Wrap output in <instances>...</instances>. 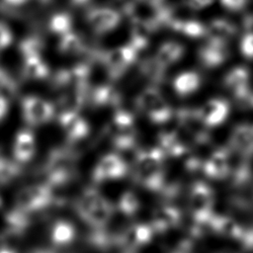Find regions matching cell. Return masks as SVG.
Instances as JSON below:
<instances>
[{
  "instance_id": "obj_1",
  "label": "cell",
  "mask_w": 253,
  "mask_h": 253,
  "mask_svg": "<svg viewBox=\"0 0 253 253\" xmlns=\"http://www.w3.org/2000/svg\"><path fill=\"white\" fill-rule=\"evenodd\" d=\"M164 153L158 148L138 150L133 161V177L149 191L161 193L166 186Z\"/></svg>"
},
{
  "instance_id": "obj_2",
  "label": "cell",
  "mask_w": 253,
  "mask_h": 253,
  "mask_svg": "<svg viewBox=\"0 0 253 253\" xmlns=\"http://www.w3.org/2000/svg\"><path fill=\"white\" fill-rule=\"evenodd\" d=\"M135 106L155 124L166 123L173 115L172 108L155 87L142 90L135 99Z\"/></svg>"
},
{
  "instance_id": "obj_3",
  "label": "cell",
  "mask_w": 253,
  "mask_h": 253,
  "mask_svg": "<svg viewBox=\"0 0 253 253\" xmlns=\"http://www.w3.org/2000/svg\"><path fill=\"white\" fill-rule=\"evenodd\" d=\"M107 132L118 151L134 148L135 126L133 117L129 112L118 110L108 126Z\"/></svg>"
},
{
  "instance_id": "obj_4",
  "label": "cell",
  "mask_w": 253,
  "mask_h": 253,
  "mask_svg": "<svg viewBox=\"0 0 253 253\" xmlns=\"http://www.w3.org/2000/svg\"><path fill=\"white\" fill-rule=\"evenodd\" d=\"M215 195L213 189L204 181L194 182L189 191L188 205L192 218H198L213 212Z\"/></svg>"
},
{
  "instance_id": "obj_5",
  "label": "cell",
  "mask_w": 253,
  "mask_h": 253,
  "mask_svg": "<svg viewBox=\"0 0 253 253\" xmlns=\"http://www.w3.org/2000/svg\"><path fill=\"white\" fill-rule=\"evenodd\" d=\"M22 114L24 120L31 126H38L48 123L54 116L53 105L38 96H27L22 100Z\"/></svg>"
},
{
  "instance_id": "obj_6",
  "label": "cell",
  "mask_w": 253,
  "mask_h": 253,
  "mask_svg": "<svg viewBox=\"0 0 253 253\" xmlns=\"http://www.w3.org/2000/svg\"><path fill=\"white\" fill-rule=\"evenodd\" d=\"M138 51L129 43L115 47L103 55L101 59L112 77L121 76L137 58Z\"/></svg>"
},
{
  "instance_id": "obj_7",
  "label": "cell",
  "mask_w": 253,
  "mask_h": 253,
  "mask_svg": "<svg viewBox=\"0 0 253 253\" xmlns=\"http://www.w3.org/2000/svg\"><path fill=\"white\" fill-rule=\"evenodd\" d=\"M52 200L50 188L46 185H35L22 189L17 197L16 203L19 210L29 212L46 207Z\"/></svg>"
},
{
  "instance_id": "obj_8",
  "label": "cell",
  "mask_w": 253,
  "mask_h": 253,
  "mask_svg": "<svg viewBox=\"0 0 253 253\" xmlns=\"http://www.w3.org/2000/svg\"><path fill=\"white\" fill-rule=\"evenodd\" d=\"M86 20L92 31L101 35L116 29L122 20V14L114 8L96 7L88 11Z\"/></svg>"
},
{
  "instance_id": "obj_9",
  "label": "cell",
  "mask_w": 253,
  "mask_h": 253,
  "mask_svg": "<svg viewBox=\"0 0 253 253\" xmlns=\"http://www.w3.org/2000/svg\"><path fill=\"white\" fill-rule=\"evenodd\" d=\"M228 148H218L203 162L202 171L204 175L212 180H224L229 177L231 161Z\"/></svg>"
},
{
  "instance_id": "obj_10",
  "label": "cell",
  "mask_w": 253,
  "mask_h": 253,
  "mask_svg": "<svg viewBox=\"0 0 253 253\" xmlns=\"http://www.w3.org/2000/svg\"><path fill=\"white\" fill-rule=\"evenodd\" d=\"M249 72L244 67H234L224 77L225 88L239 102L252 105L253 94L249 88Z\"/></svg>"
},
{
  "instance_id": "obj_11",
  "label": "cell",
  "mask_w": 253,
  "mask_h": 253,
  "mask_svg": "<svg viewBox=\"0 0 253 253\" xmlns=\"http://www.w3.org/2000/svg\"><path fill=\"white\" fill-rule=\"evenodd\" d=\"M128 165L117 154L109 153L100 158L97 162L93 177L97 182L118 179L126 174Z\"/></svg>"
},
{
  "instance_id": "obj_12",
  "label": "cell",
  "mask_w": 253,
  "mask_h": 253,
  "mask_svg": "<svg viewBox=\"0 0 253 253\" xmlns=\"http://www.w3.org/2000/svg\"><path fill=\"white\" fill-rule=\"evenodd\" d=\"M182 220L181 211L171 205H166L156 209L149 223L154 233H166L179 226Z\"/></svg>"
},
{
  "instance_id": "obj_13",
  "label": "cell",
  "mask_w": 253,
  "mask_h": 253,
  "mask_svg": "<svg viewBox=\"0 0 253 253\" xmlns=\"http://www.w3.org/2000/svg\"><path fill=\"white\" fill-rule=\"evenodd\" d=\"M230 151L249 159L253 156V125L242 124L234 127L229 138Z\"/></svg>"
},
{
  "instance_id": "obj_14",
  "label": "cell",
  "mask_w": 253,
  "mask_h": 253,
  "mask_svg": "<svg viewBox=\"0 0 253 253\" xmlns=\"http://www.w3.org/2000/svg\"><path fill=\"white\" fill-rule=\"evenodd\" d=\"M58 122L63 132L72 142L84 139L90 131L88 123L77 112L60 113Z\"/></svg>"
},
{
  "instance_id": "obj_15",
  "label": "cell",
  "mask_w": 253,
  "mask_h": 253,
  "mask_svg": "<svg viewBox=\"0 0 253 253\" xmlns=\"http://www.w3.org/2000/svg\"><path fill=\"white\" fill-rule=\"evenodd\" d=\"M197 112L206 127L217 126L226 120L229 106L222 99H211L199 108Z\"/></svg>"
},
{
  "instance_id": "obj_16",
  "label": "cell",
  "mask_w": 253,
  "mask_h": 253,
  "mask_svg": "<svg viewBox=\"0 0 253 253\" xmlns=\"http://www.w3.org/2000/svg\"><path fill=\"white\" fill-rule=\"evenodd\" d=\"M154 234L150 224L136 223L126 228L120 239L126 248L132 251L150 243Z\"/></svg>"
},
{
  "instance_id": "obj_17",
  "label": "cell",
  "mask_w": 253,
  "mask_h": 253,
  "mask_svg": "<svg viewBox=\"0 0 253 253\" xmlns=\"http://www.w3.org/2000/svg\"><path fill=\"white\" fill-rule=\"evenodd\" d=\"M36 139L29 129H21L17 132L13 142V155L19 162H27L36 153Z\"/></svg>"
},
{
  "instance_id": "obj_18",
  "label": "cell",
  "mask_w": 253,
  "mask_h": 253,
  "mask_svg": "<svg viewBox=\"0 0 253 253\" xmlns=\"http://www.w3.org/2000/svg\"><path fill=\"white\" fill-rule=\"evenodd\" d=\"M227 54L226 43L209 40L207 43L201 47L199 52L202 63L208 67H214L221 64L226 59Z\"/></svg>"
},
{
  "instance_id": "obj_19",
  "label": "cell",
  "mask_w": 253,
  "mask_h": 253,
  "mask_svg": "<svg viewBox=\"0 0 253 253\" xmlns=\"http://www.w3.org/2000/svg\"><path fill=\"white\" fill-rule=\"evenodd\" d=\"M235 26L224 19H214L206 27V35L209 41L226 43L235 35Z\"/></svg>"
},
{
  "instance_id": "obj_20",
  "label": "cell",
  "mask_w": 253,
  "mask_h": 253,
  "mask_svg": "<svg viewBox=\"0 0 253 253\" xmlns=\"http://www.w3.org/2000/svg\"><path fill=\"white\" fill-rule=\"evenodd\" d=\"M184 47L176 42H166L160 45L154 58L165 69L178 62L184 55Z\"/></svg>"
},
{
  "instance_id": "obj_21",
  "label": "cell",
  "mask_w": 253,
  "mask_h": 253,
  "mask_svg": "<svg viewBox=\"0 0 253 253\" xmlns=\"http://www.w3.org/2000/svg\"><path fill=\"white\" fill-rule=\"evenodd\" d=\"M87 99L97 106H117L120 102V95L115 87L101 85L88 91Z\"/></svg>"
},
{
  "instance_id": "obj_22",
  "label": "cell",
  "mask_w": 253,
  "mask_h": 253,
  "mask_svg": "<svg viewBox=\"0 0 253 253\" xmlns=\"http://www.w3.org/2000/svg\"><path fill=\"white\" fill-rule=\"evenodd\" d=\"M243 225L238 223L235 219L225 214L216 213L214 221V234L222 236L227 239L237 241L240 236Z\"/></svg>"
},
{
  "instance_id": "obj_23",
  "label": "cell",
  "mask_w": 253,
  "mask_h": 253,
  "mask_svg": "<svg viewBox=\"0 0 253 253\" xmlns=\"http://www.w3.org/2000/svg\"><path fill=\"white\" fill-rule=\"evenodd\" d=\"M201 82V76L197 72L184 71L174 79L173 86L178 95L189 96L200 88Z\"/></svg>"
},
{
  "instance_id": "obj_24",
  "label": "cell",
  "mask_w": 253,
  "mask_h": 253,
  "mask_svg": "<svg viewBox=\"0 0 253 253\" xmlns=\"http://www.w3.org/2000/svg\"><path fill=\"white\" fill-rule=\"evenodd\" d=\"M24 77L30 80H42L49 75V68L41 55L24 58Z\"/></svg>"
},
{
  "instance_id": "obj_25",
  "label": "cell",
  "mask_w": 253,
  "mask_h": 253,
  "mask_svg": "<svg viewBox=\"0 0 253 253\" xmlns=\"http://www.w3.org/2000/svg\"><path fill=\"white\" fill-rule=\"evenodd\" d=\"M113 215V210L110 204L102 198L95 206L94 208L88 212V214L84 217V219L97 227L103 226L106 224Z\"/></svg>"
},
{
  "instance_id": "obj_26",
  "label": "cell",
  "mask_w": 253,
  "mask_h": 253,
  "mask_svg": "<svg viewBox=\"0 0 253 253\" xmlns=\"http://www.w3.org/2000/svg\"><path fill=\"white\" fill-rule=\"evenodd\" d=\"M58 47L60 51L68 55H78L84 52V42L74 32H69L60 37Z\"/></svg>"
},
{
  "instance_id": "obj_27",
  "label": "cell",
  "mask_w": 253,
  "mask_h": 253,
  "mask_svg": "<svg viewBox=\"0 0 253 253\" xmlns=\"http://www.w3.org/2000/svg\"><path fill=\"white\" fill-rule=\"evenodd\" d=\"M75 237V230L72 224L66 221L56 222L51 230V240L58 246H65L72 242Z\"/></svg>"
},
{
  "instance_id": "obj_28",
  "label": "cell",
  "mask_w": 253,
  "mask_h": 253,
  "mask_svg": "<svg viewBox=\"0 0 253 253\" xmlns=\"http://www.w3.org/2000/svg\"><path fill=\"white\" fill-rule=\"evenodd\" d=\"M102 198L103 197L100 195L98 191L94 189H87L82 193L77 202L78 213L84 218Z\"/></svg>"
},
{
  "instance_id": "obj_29",
  "label": "cell",
  "mask_w": 253,
  "mask_h": 253,
  "mask_svg": "<svg viewBox=\"0 0 253 253\" xmlns=\"http://www.w3.org/2000/svg\"><path fill=\"white\" fill-rule=\"evenodd\" d=\"M49 30L59 37L72 31V20L66 13H56L51 16L48 23Z\"/></svg>"
},
{
  "instance_id": "obj_30",
  "label": "cell",
  "mask_w": 253,
  "mask_h": 253,
  "mask_svg": "<svg viewBox=\"0 0 253 253\" xmlns=\"http://www.w3.org/2000/svg\"><path fill=\"white\" fill-rule=\"evenodd\" d=\"M141 71L144 76L153 83H160L165 76V68L161 66L154 57L142 62Z\"/></svg>"
},
{
  "instance_id": "obj_31",
  "label": "cell",
  "mask_w": 253,
  "mask_h": 253,
  "mask_svg": "<svg viewBox=\"0 0 253 253\" xmlns=\"http://www.w3.org/2000/svg\"><path fill=\"white\" fill-rule=\"evenodd\" d=\"M139 205L137 196L134 193L127 191L122 195L119 202V209L124 214L132 215L138 211Z\"/></svg>"
},
{
  "instance_id": "obj_32",
  "label": "cell",
  "mask_w": 253,
  "mask_h": 253,
  "mask_svg": "<svg viewBox=\"0 0 253 253\" xmlns=\"http://www.w3.org/2000/svg\"><path fill=\"white\" fill-rule=\"evenodd\" d=\"M42 49V42L38 38H28L20 44V52L23 58L41 55Z\"/></svg>"
},
{
  "instance_id": "obj_33",
  "label": "cell",
  "mask_w": 253,
  "mask_h": 253,
  "mask_svg": "<svg viewBox=\"0 0 253 253\" xmlns=\"http://www.w3.org/2000/svg\"><path fill=\"white\" fill-rule=\"evenodd\" d=\"M178 32L190 37V38H201L206 35V26L196 19H191L184 23L178 30Z\"/></svg>"
},
{
  "instance_id": "obj_34",
  "label": "cell",
  "mask_w": 253,
  "mask_h": 253,
  "mask_svg": "<svg viewBox=\"0 0 253 253\" xmlns=\"http://www.w3.org/2000/svg\"><path fill=\"white\" fill-rule=\"evenodd\" d=\"M194 241L193 238L188 235L178 238L177 241L171 247L169 253H193Z\"/></svg>"
},
{
  "instance_id": "obj_35",
  "label": "cell",
  "mask_w": 253,
  "mask_h": 253,
  "mask_svg": "<svg viewBox=\"0 0 253 253\" xmlns=\"http://www.w3.org/2000/svg\"><path fill=\"white\" fill-rule=\"evenodd\" d=\"M245 251H253V226H243L237 241Z\"/></svg>"
},
{
  "instance_id": "obj_36",
  "label": "cell",
  "mask_w": 253,
  "mask_h": 253,
  "mask_svg": "<svg viewBox=\"0 0 253 253\" xmlns=\"http://www.w3.org/2000/svg\"><path fill=\"white\" fill-rule=\"evenodd\" d=\"M13 41V35L9 27L0 22V51L8 47Z\"/></svg>"
},
{
  "instance_id": "obj_37",
  "label": "cell",
  "mask_w": 253,
  "mask_h": 253,
  "mask_svg": "<svg viewBox=\"0 0 253 253\" xmlns=\"http://www.w3.org/2000/svg\"><path fill=\"white\" fill-rule=\"evenodd\" d=\"M240 49L244 56L253 58V33H247L241 41Z\"/></svg>"
},
{
  "instance_id": "obj_38",
  "label": "cell",
  "mask_w": 253,
  "mask_h": 253,
  "mask_svg": "<svg viewBox=\"0 0 253 253\" xmlns=\"http://www.w3.org/2000/svg\"><path fill=\"white\" fill-rule=\"evenodd\" d=\"M248 0H220L221 5L230 11H240L247 5Z\"/></svg>"
},
{
  "instance_id": "obj_39",
  "label": "cell",
  "mask_w": 253,
  "mask_h": 253,
  "mask_svg": "<svg viewBox=\"0 0 253 253\" xmlns=\"http://www.w3.org/2000/svg\"><path fill=\"white\" fill-rule=\"evenodd\" d=\"M212 2V0H183V3L186 4L188 7H190L192 10L196 9H202L208 5H210Z\"/></svg>"
},
{
  "instance_id": "obj_40",
  "label": "cell",
  "mask_w": 253,
  "mask_h": 253,
  "mask_svg": "<svg viewBox=\"0 0 253 253\" xmlns=\"http://www.w3.org/2000/svg\"><path fill=\"white\" fill-rule=\"evenodd\" d=\"M29 0H2L1 3V7H9V8H17L23 4H25L26 2H28Z\"/></svg>"
},
{
  "instance_id": "obj_41",
  "label": "cell",
  "mask_w": 253,
  "mask_h": 253,
  "mask_svg": "<svg viewBox=\"0 0 253 253\" xmlns=\"http://www.w3.org/2000/svg\"><path fill=\"white\" fill-rule=\"evenodd\" d=\"M8 108H9V102L0 97V121L5 118V116L8 113Z\"/></svg>"
},
{
  "instance_id": "obj_42",
  "label": "cell",
  "mask_w": 253,
  "mask_h": 253,
  "mask_svg": "<svg viewBox=\"0 0 253 253\" xmlns=\"http://www.w3.org/2000/svg\"><path fill=\"white\" fill-rule=\"evenodd\" d=\"M139 1L154 4V5H162L163 4V0H139Z\"/></svg>"
},
{
  "instance_id": "obj_43",
  "label": "cell",
  "mask_w": 253,
  "mask_h": 253,
  "mask_svg": "<svg viewBox=\"0 0 253 253\" xmlns=\"http://www.w3.org/2000/svg\"><path fill=\"white\" fill-rule=\"evenodd\" d=\"M0 253H16L13 249L9 248V247H0Z\"/></svg>"
},
{
  "instance_id": "obj_44",
  "label": "cell",
  "mask_w": 253,
  "mask_h": 253,
  "mask_svg": "<svg viewBox=\"0 0 253 253\" xmlns=\"http://www.w3.org/2000/svg\"><path fill=\"white\" fill-rule=\"evenodd\" d=\"M1 205H2V200H1V197H0V207H1Z\"/></svg>"
},
{
  "instance_id": "obj_45",
  "label": "cell",
  "mask_w": 253,
  "mask_h": 253,
  "mask_svg": "<svg viewBox=\"0 0 253 253\" xmlns=\"http://www.w3.org/2000/svg\"><path fill=\"white\" fill-rule=\"evenodd\" d=\"M252 105H253V102H252Z\"/></svg>"
}]
</instances>
